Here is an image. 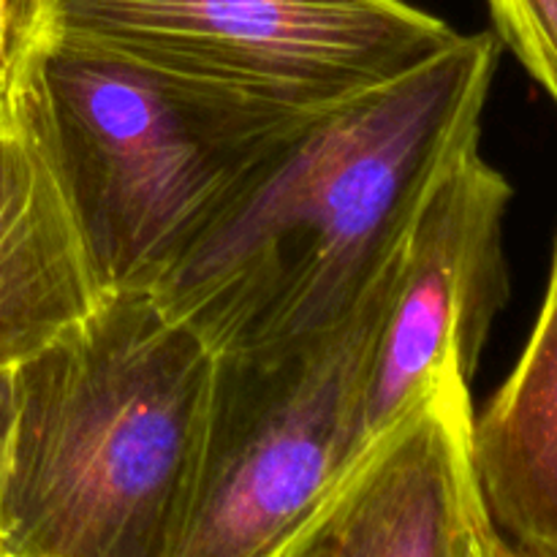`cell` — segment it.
<instances>
[{"instance_id":"6","label":"cell","mask_w":557,"mask_h":557,"mask_svg":"<svg viewBox=\"0 0 557 557\" xmlns=\"http://www.w3.org/2000/svg\"><path fill=\"white\" fill-rule=\"evenodd\" d=\"M511 185L479 150L446 169L413 215L370 351L362 424L373 444L449 375L471 381L509 297Z\"/></svg>"},{"instance_id":"8","label":"cell","mask_w":557,"mask_h":557,"mask_svg":"<svg viewBox=\"0 0 557 557\" xmlns=\"http://www.w3.org/2000/svg\"><path fill=\"white\" fill-rule=\"evenodd\" d=\"M101 299L41 150L0 101V373L58 341Z\"/></svg>"},{"instance_id":"13","label":"cell","mask_w":557,"mask_h":557,"mask_svg":"<svg viewBox=\"0 0 557 557\" xmlns=\"http://www.w3.org/2000/svg\"><path fill=\"white\" fill-rule=\"evenodd\" d=\"M506 557H522V555H520V553H515V549L509 547V549H506Z\"/></svg>"},{"instance_id":"10","label":"cell","mask_w":557,"mask_h":557,"mask_svg":"<svg viewBox=\"0 0 557 557\" xmlns=\"http://www.w3.org/2000/svg\"><path fill=\"white\" fill-rule=\"evenodd\" d=\"M498 41L557 103V0H487Z\"/></svg>"},{"instance_id":"7","label":"cell","mask_w":557,"mask_h":557,"mask_svg":"<svg viewBox=\"0 0 557 557\" xmlns=\"http://www.w3.org/2000/svg\"><path fill=\"white\" fill-rule=\"evenodd\" d=\"M471 381L449 375L368 446L288 557H506L473 462Z\"/></svg>"},{"instance_id":"3","label":"cell","mask_w":557,"mask_h":557,"mask_svg":"<svg viewBox=\"0 0 557 557\" xmlns=\"http://www.w3.org/2000/svg\"><path fill=\"white\" fill-rule=\"evenodd\" d=\"M5 101L41 150L103 294L156 292L315 112L49 36Z\"/></svg>"},{"instance_id":"4","label":"cell","mask_w":557,"mask_h":557,"mask_svg":"<svg viewBox=\"0 0 557 557\" xmlns=\"http://www.w3.org/2000/svg\"><path fill=\"white\" fill-rule=\"evenodd\" d=\"M395 264L335 330L215 354L205 444L169 557H288L302 542L370 446L364 381Z\"/></svg>"},{"instance_id":"1","label":"cell","mask_w":557,"mask_h":557,"mask_svg":"<svg viewBox=\"0 0 557 557\" xmlns=\"http://www.w3.org/2000/svg\"><path fill=\"white\" fill-rule=\"evenodd\" d=\"M498 52L493 33H460L400 79L310 114L152 294L215 354L341 326L441 174L479 150Z\"/></svg>"},{"instance_id":"14","label":"cell","mask_w":557,"mask_h":557,"mask_svg":"<svg viewBox=\"0 0 557 557\" xmlns=\"http://www.w3.org/2000/svg\"><path fill=\"white\" fill-rule=\"evenodd\" d=\"M0 101H3V98H0Z\"/></svg>"},{"instance_id":"11","label":"cell","mask_w":557,"mask_h":557,"mask_svg":"<svg viewBox=\"0 0 557 557\" xmlns=\"http://www.w3.org/2000/svg\"><path fill=\"white\" fill-rule=\"evenodd\" d=\"M47 33V0H0V98Z\"/></svg>"},{"instance_id":"2","label":"cell","mask_w":557,"mask_h":557,"mask_svg":"<svg viewBox=\"0 0 557 557\" xmlns=\"http://www.w3.org/2000/svg\"><path fill=\"white\" fill-rule=\"evenodd\" d=\"M215 351L152 292L103 294L14 368L0 557H169Z\"/></svg>"},{"instance_id":"12","label":"cell","mask_w":557,"mask_h":557,"mask_svg":"<svg viewBox=\"0 0 557 557\" xmlns=\"http://www.w3.org/2000/svg\"><path fill=\"white\" fill-rule=\"evenodd\" d=\"M11 422H14V370H3L0 373V493H3Z\"/></svg>"},{"instance_id":"9","label":"cell","mask_w":557,"mask_h":557,"mask_svg":"<svg viewBox=\"0 0 557 557\" xmlns=\"http://www.w3.org/2000/svg\"><path fill=\"white\" fill-rule=\"evenodd\" d=\"M473 462L500 539L522 557H557V237L533 335L473 417Z\"/></svg>"},{"instance_id":"5","label":"cell","mask_w":557,"mask_h":557,"mask_svg":"<svg viewBox=\"0 0 557 557\" xmlns=\"http://www.w3.org/2000/svg\"><path fill=\"white\" fill-rule=\"evenodd\" d=\"M47 33L297 112L389 85L460 36L408 0H47Z\"/></svg>"}]
</instances>
